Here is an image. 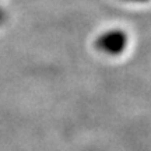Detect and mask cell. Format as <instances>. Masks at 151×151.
<instances>
[{
  "label": "cell",
  "mask_w": 151,
  "mask_h": 151,
  "mask_svg": "<svg viewBox=\"0 0 151 151\" xmlns=\"http://www.w3.org/2000/svg\"><path fill=\"white\" fill-rule=\"evenodd\" d=\"M124 45H126V37H124V32H120V31L106 32L97 41L98 48L108 53H118L122 49H124Z\"/></svg>",
  "instance_id": "obj_1"
}]
</instances>
